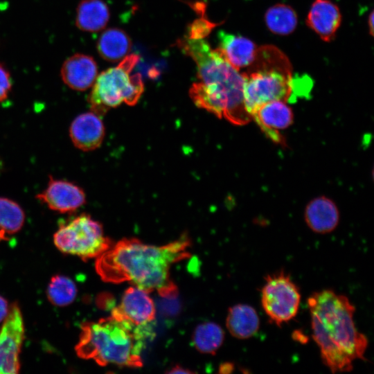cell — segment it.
I'll return each mask as SVG.
<instances>
[{
  "instance_id": "cell-1",
  "label": "cell",
  "mask_w": 374,
  "mask_h": 374,
  "mask_svg": "<svg viewBox=\"0 0 374 374\" xmlns=\"http://www.w3.org/2000/svg\"><path fill=\"white\" fill-rule=\"evenodd\" d=\"M190 241L188 235L162 246L144 244L136 238H124L102 253L96 270L103 280L112 283L130 282L147 292L162 296L177 293L170 277L174 263L188 258Z\"/></svg>"
},
{
  "instance_id": "cell-2",
  "label": "cell",
  "mask_w": 374,
  "mask_h": 374,
  "mask_svg": "<svg viewBox=\"0 0 374 374\" xmlns=\"http://www.w3.org/2000/svg\"><path fill=\"white\" fill-rule=\"evenodd\" d=\"M177 46L197 65L199 82L189 91L195 105L233 125L251 121L244 106L243 73L227 61L220 49H212L202 38L188 37L179 39Z\"/></svg>"
},
{
  "instance_id": "cell-3",
  "label": "cell",
  "mask_w": 374,
  "mask_h": 374,
  "mask_svg": "<svg viewBox=\"0 0 374 374\" xmlns=\"http://www.w3.org/2000/svg\"><path fill=\"white\" fill-rule=\"evenodd\" d=\"M307 303L312 338L332 373L351 371L355 360H366L368 339L355 326V308L347 296L326 289L313 292Z\"/></svg>"
},
{
  "instance_id": "cell-4",
  "label": "cell",
  "mask_w": 374,
  "mask_h": 374,
  "mask_svg": "<svg viewBox=\"0 0 374 374\" xmlns=\"http://www.w3.org/2000/svg\"><path fill=\"white\" fill-rule=\"evenodd\" d=\"M148 328L137 327L113 316L81 325L75 347L78 357L93 359L104 366L114 364L137 368L143 366L142 350L152 336Z\"/></svg>"
},
{
  "instance_id": "cell-5",
  "label": "cell",
  "mask_w": 374,
  "mask_h": 374,
  "mask_svg": "<svg viewBox=\"0 0 374 374\" xmlns=\"http://www.w3.org/2000/svg\"><path fill=\"white\" fill-rule=\"evenodd\" d=\"M242 73L244 106L251 118L263 104L287 102L294 93L291 64L275 46L257 48L253 63Z\"/></svg>"
},
{
  "instance_id": "cell-6",
  "label": "cell",
  "mask_w": 374,
  "mask_h": 374,
  "mask_svg": "<svg viewBox=\"0 0 374 374\" xmlns=\"http://www.w3.org/2000/svg\"><path fill=\"white\" fill-rule=\"evenodd\" d=\"M139 60L137 55H126L118 66L97 76L88 96L91 112L100 116L122 103L136 105L144 90L141 75L131 74Z\"/></svg>"
},
{
  "instance_id": "cell-7",
  "label": "cell",
  "mask_w": 374,
  "mask_h": 374,
  "mask_svg": "<svg viewBox=\"0 0 374 374\" xmlns=\"http://www.w3.org/2000/svg\"><path fill=\"white\" fill-rule=\"evenodd\" d=\"M53 242L62 253L84 261L98 258L112 246L105 236L102 224L86 213L61 222L54 233Z\"/></svg>"
},
{
  "instance_id": "cell-8",
  "label": "cell",
  "mask_w": 374,
  "mask_h": 374,
  "mask_svg": "<svg viewBox=\"0 0 374 374\" xmlns=\"http://www.w3.org/2000/svg\"><path fill=\"white\" fill-rule=\"evenodd\" d=\"M260 292L262 308L270 323L280 327L296 316L300 290L283 270L267 275Z\"/></svg>"
},
{
  "instance_id": "cell-9",
  "label": "cell",
  "mask_w": 374,
  "mask_h": 374,
  "mask_svg": "<svg viewBox=\"0 0 374 374\" xmlns=\"http://www.w3.org/2000/svg\"><path fill=\"white\" fill-rule=\"evenodd\" d=\"M24 339V324L17 303L9 308L0 329V374H16L20 368L19 354Z\"/></svg>"
},
{
  "instance_id": "cell-10",
  "label": "cell",
  "mask_w": 374,
  "mask_h": 374,
  "mask_svg": "<svg viewBox=\"0 0 374 374\" xmlns=\"http://www.w3.org/2000/svg\"><path fill=\"white\" fill-rule=\"evenodd\" d=\"M155 314L154 303L149 292L137 286L128 287L120 304L112 312V316L141 328H148Z\"/></svg>"
},
{
  "instance_id": "cell-11",
  "label": "cell",
  "mask_w": 374,
  "mask_h": 374,
  "mask_svg": "<svg viewBox=\"0 0 374 374\" xmlns=\"http://www.w3.org/2000/svg\"><path fill=\"white\" fill-rule=\"evenodd\" d=\"M36 198L50 209L61 213H73L86 202L81 187L73 182L50 177L46 188Z\"/></svg>"
},
{
  "instance_id": "cell-12",
  "label": "cell",
  "mask_w": 374,
  "mask_h": 374,
  "mask_svg": "<svg viewBox=\"0 0 374 374\" xmlns=\"http://www.w3.org/2000/svg\"><path fill=\"white\" fill-rule=\"evenodd\" d=\"M253 120L261 130L276 143L284 145L281 132L293 123L294 114L284 100H274L259 107L252 114Z\"/></svg>"
},
{
  "instance_id": "cell-13",
  "label": "cell",
  "mask_w": 374,
  "mask_h": 374,
  "mask_svg": "<svg viewBox=\"0 0 374 374\" xmlns=\"http://www.w3.org/2000/svg\"><path fill=\"white\" fill-rule=\"evenodd\" d=\"M60 75L69 88L78 91H85L92 87L98 76L97 64L92 57L76 53L64 62Z\"/></svg>"
},
{
  "instance_id": "cell-14",
  "label": "cell",
  "mask_w": 374,
  "mask_h": 374,
  "mask_svg": "<svg viewBox=\"0 0 374 374\" xmlns=\"http://www.w3.org/2000/svg\"><path fill=\"white\" fill-rule=\"evenodd\" d=\"M69 136L73 145L82 151L98 148L105 136V126L93 112L78 115L71 123Z\"/></svg>"
},
{
  "instance_id": "cell-15",
  "label": "cell",
  "mask_w": 374,
  "mask_h": 374,
  "mask_svg": "<svg viewBox=\"0 0 374 374\" xmlns=\"http://www.w3.org/2000/svg\"><path fill=\"white\" fill-rule=\"evenodd\" d=\"M339 211L330 198L319 196L311 199L305 206L304 220L312 231L325 234L334 231L339 222Z\"/></svg>"
},
{
  "instance_id": "cell-16",
  "label": "cell",
  "mask_w": 374,
  "mask_h": 374,
  "mask_svg": "<svg viewBox=\"0 0 374 374\" xmlns=\"http://www.w3.org/2000/svg\"><path fill=\"white\" fill-rule=\"evenodd\" d=\"M341 21L338 6L330 0H314L306 19L308 26L325 42L335 37Z\"/></svg>"
},
{
  "instance_id": "cell-17",
  "label": "cell",
  "mask_w": 374,
  "mask_h": 374,
  "mask_svg": "<svg viewBox=\"0 0 374 374\" xmlns=\"http://www.w3.org/2000/svg\"><path fill=\"white\" fill-rule=\"evenodd\" d=\"M219 48L237 70L248 68L253 62L257 46L249 39L224 31L218 33Z\"/></svg>"
},
{
  "instance_id": "cell-18",
  "label": "cell",
  "mask_w": 374,
  "mask_h": 374,
  "mask_svg": "<svg viewBox=\"0 0 374 374\" xmlns=\"http://www.w3.org/2000/svg\"><path fill=\"white\" fill-rule=\"evenodd\" d=\"M226 326L233 337L246 339L257 333L260 319L253 307L239 303L229 308Z\"/></svg>"
},
{
  "instance_id": "cell-19",
  "label": "cell",
  "mask_w": 374,
  "mask_h": 374,
  "mask_svg": "<svg viewBox=\"0 0 374 374\" xmlns=\"http://www.w3.org/2000/svg\"><path fill=\"white\" fill-rule=\"evenodd\" d=\"M109 19V8L103 0H82L77 7L75 25L81 30L100 31Z\"/></svg>"
},
{
  "instance_id": "cell-20",
  "label": "cell",
  "mask_w": 374,
  "mask_h": 374,
  "mask_svg": "<svg viewBox=\"0 0 374 374\" xmlns=\"http://www.w3.org/2000/svg\"><path fill=\"white\" fill-rule=\"evenodd\" d=\"M131 48L127 34L121 29L111 28L105 30L99 37L97 50L103 59L117 62L127 55Z\"/></svg>"
},
{
  "instance_id": "cell-21",
  "label": "cell",
  "mask_w": 374,
  "mask_h": 374,
  "mask_svg": "<svg viewBox=\"0 0 374 374\" xmlns=\"http://www.w3.org/2000/svg\"><path fill=\"white\" fill-rule=\"evenodd\" d=\"M265 21L268 29L273 33L287 35L295 30L298 19L292 7L277 3L267 9L265 15Z\"/></svg>"
},
{
  "instance_id": "cell-22",
  "label": "cell",
  "mask_w": 374,
  "mask_h": 374,
  "mask_svg": "<svg viewBox=\"0 0 374 374\" xmlns=\"http://www.w3.org/2000/svg\"><path fill=\"white\" fill-rule=\"evenodd\" d=\"M25 220V213L21 206L14 200L0 197V241L19 231Z\"/></svg>"
},
{
  "instance_id": "cell-23",
  "label": "cell",
  "mask_w": 374,
  "mask_h": 374,
  "mask_svg": "<svg viewBox=\"0 0 374 374\" xmlns=\"http://www.w3.org/2000/svg\"><path fill=\"white\" fill-rule=\"evenodd\" d=\"M224 339L223 329L214 322L198 325L193 334V342L196 349L206 354H215Z\"/></svg>"
},
{
  "instance_id": "cell-24",
  "label": "cell",
  "mask_w": 374,
  "mask_h": 374,
  "mask_svg": "<svg viewBox=\"0 0 374 374\" xmlns=\"http://www.w3.org/2000/svg\"><path fill=\"white\" fill-rule=\"evenodd\" d=\"M77 289L74 282L67 276L55 275L52 277L48 288L47 297L53 305L66 306L75 299Z\"/></svg>"
},
{
  "instance_id": "cell-25",
  "label": "cell",
  "mask_w": 374,
  "mask_h": 374,
  "mask_svg": "<svg viewBox=\"0 0 374 374\" xmlns=\"http://www.w3.org/2000/svg\"><path fill=\"white\" fill-rule=\"evenodd\" d=\"M12 89L11 75L8 69L0 63V103L6 100Z\"/></svg>"
},
{
  "instance_id": "cell-26",
  "label": "cell",
  "mask_w": 374,
  "mask_h": 374,
  "mask_svg": "<svg viewBox=\"0 0 374 374\" xmlns=\"http://www.w3.org/2000/svg\"><path fill=\"white\" fill-rule=\"evenodd\" d=\"M213 23H210L206 20L196 21L193 25L190 30L188 37L193 39H202L204 35H207L211 30L214 27Z\"/></svg>"
},
{
  "instance_id": "cell-27",
  "label": "cell",
  "mask_w": 374,
  "mask_h": 374,
  "mask_svg": "<svg viewBox=\"0 0 374 374\" xmlns=\"http://www.w3.org/2000/svg\"><path fill=\"white\" fill-rule=\"evenodd\" d=\"M9 311L7 301L0 296V322L5 319Z\"/></svg>"
},
{
  "instance_id": "cell-28",
  "label": "cell",
  "mask_w": 374,
  "mask_h": 374,
  "mask_svg": "<svg viewBox=\"0 0 374 374\" xmlns=\"http://www.w3.org/2000/svg\"><path fill=\"white\" fill-rule=\"evenodd\" d=\"M169 373H192L191 371L185 369V368H183L180 366H176L172 368L171 371H168Z\"/></svg>"
},
{
  "instance_id": "cell-29",
  "label": "cell",
  "mask_w": 374,
  "mask_h": 374,
  "mask_svg": "<svg viewBox=\"0 0 374 374\" xmlns=\"http://www.w3.org/2000/svg\"><path fill=\"white\" fill-rule=\"evenodd\" d=\"M233 365L231 363H226L224 364H223L220 369H221V372L222 373H229V372H231L233 369Z\"/></svg>"
},
{
  "instance_id": "cell-30",
  "label": "cell",
  "mask_w": 374,
  "mask_h": 374,
  "mask_svg": "<svg viewBox=\"0 0 374 374\" xmlns=\"http://www.w3.org/2000/svg\"><path fill=\"white\" fill-rule=\"evenodd\" d=\"M368 28L371 35H373V12H371L368 17Z\"/></svg>"
}]
</instances>
